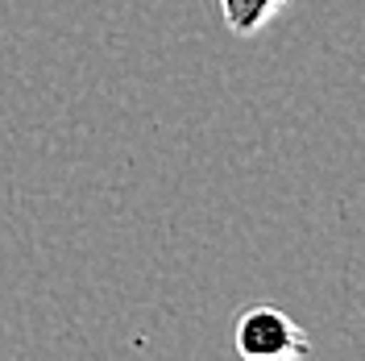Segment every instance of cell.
Listing matches in <instances>:
<instances>
[{"instance_id": "cell-1", "label": "cell", "mask_w": 365, "mask_h": 361, "mask_svg": "<svg viewBox=\"0 0 365 361\" xmlns=\"http://www.w3.org/2000/svg\"><path fill=\"white\" fill-rule=\"evenodd\" d=\"M232 349L245 361H278V357H307L312 340L287 312L250 307L232 324Z\"/></svg>"}, {"instance_id": "cell-2", "label": "cell", "mask_w": 365, "mask_h": 361, "mask_svg": "<svg viewBox=\"0 0 365 361\" xmlns=\"http://www.w3.org/2000/svg\"><path fill=\"white\" fill-rule=\"evenodd\" d=\"M282 4H287V0H220L228 29H232V34H241V38L257 34V29L270 21Z\"/></svg>"}]
</instances>
